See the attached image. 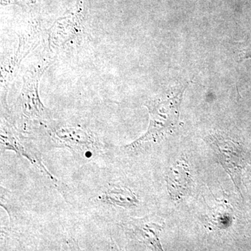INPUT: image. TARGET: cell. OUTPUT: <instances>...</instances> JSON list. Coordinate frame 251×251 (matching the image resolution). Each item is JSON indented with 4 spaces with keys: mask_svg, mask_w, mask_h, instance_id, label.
Wrapping results in <instances>:
<instances>
[{
    "mask_svg": "<svg viewBox=\"0 0 251 251\" xmlns=\"http://www.w3.org/2000/svg\"><path fill=\"white\" fill-rule=\"evenodd\" d=\"M184 90L168 97L145 104L150 115V126L146 133L128 145L137 149L143 144L158 143L176 128L179 116V106Z\"/></svg>",
    "mask_w": 251,
    "mask_h": 251,
    "instance_id": "cell-1",
    "label": "cell"
},
{
    "mask_svg": "<svg viewBox=\"0 0 251 251\" xmlns=\"http://www.w3.org/2000/svg\"><path fill=\"white\" fill-rule=\"evenodd\" d=\"M207 140L211 143L221 165L230 175L234 184L239 190L242 171L245 166L244 150L239 143L222 135H211L208 137Z\"/></svg>",
    "mask_w": 251,
    "mask_h": 251,
    "instance_id": "cell-2",
    "label": "cell"
},
{
    "mask_svg": "<svg viewBox=\"0 0 251 251\" xmlns=\"http://www.w3.org/2000/svg\"><path fill=\"white\" fill-rule=\"evenodd\" d=\"M1 147L3 150H13L18 154L27 158L28 161L36 166L43 174L50 179L54 185L59 187V185H57L58 181L52 176L44 166L41 160L40 153L37 150L34 149L31 143L23 139L11 128H9V127H3V126H1Z\"/></svg>",
    "mask_w": 251,
    "mask_h": 251,
    "instance_id": "cell-3",
    "label": "cell"
},
{
    "mask_svg": "<svg viewBox=\"0 0 251 251\" xmlns=\"http://www.w3.org/2000/svg\"><path fill=\"white\" fill-rule=\"evenodd\" d=\"M53 139L59 145L87 158L98 147L97 140L90 131L80 128H63L54 132Z\"/></svg>",
    "mask_w": 251,
    "mask_h": 251,
    "instance_id": "cell-4",
    "label": "cell"
},
{
    "mask_svg": "<svg viewBox=\"0 0 251 251\" xmlns=\"http://www.w3.org/2000/svg\"><path fill=\"white\" fill-rule=\"evenodd\" d=\"M168 192L173 199L179 200L187 193L191 184L189 167L184 160L174 165L166 176Z\"/></svg>",
    "mask_w": 251,
    "mask_h": 251,
    "instance_id": "cell-5",
    "label": "cell"
},
{
    "mask_svg": "<svg viewBox=\"0 0 251 251\" xmlns=\"http://www.w3.org/2000/svg\"><path fill=\"white\" fill-rule=\"evenodd\" d=\"M41 72L35 73L34 80H25L22 94H21V108L26 116L31 118L41 119L45 115L46 109L39 99L38 94V80Z\"/></svg>",
    "mask_w": 251,
    "mask_h": 251,
    "instance_id": "cell-6",
    "label": "cell"
},
{
    "mask_svg": "<svg viewBox=\"0 0 251 251\" xmlns=\"http://www.w3.org/2000/svg\"><path fill=\"white\" fill-rule=\"evenodd\" d=\"M100 200L102 202L122 207H131L138 202L128 188L115 185H111L100 196Z\"/></svg>",
    "mask_w": 251,
    "mask_h": 251,
    "instance_id": "cell-7",
    "label": "cell"
},
{
    "mask_svg": "<svg viewBox=\"0 0 251 251\" xmlns=\"http://www.w3.org/2000/svg\"><path fill=\"white\" fill-rule=\"evenodd\" d=\"M130 225L133 227L132 231L135 237L145 244H150L155 248H161L157 236L160 231V227L158 225L145 219L135 220Z\"/></svg>",
    "mask_w": 251,
    "mask_h": 251,
    "instance_id": "cell-8",
    "label": "cell"
},
{
    "mask_svg": "<svg viewBox=\"0 0 251 251\" xmlns=\"http://www.w3.org/2000/svg\"><path fill=\"white\" fill-rule=\"evenodd\" d=\"M251 58V37H249L239 50V61Z\"/></svg>",
    "mask_w": 251,
    "mask_h": 251,
    "instance_id": "cell-9",
    "label": "cell"
},
{
    "mask_svg": "<svg viewBox=\"0 0 251 251\" xmlns=\"http://www.w3.org/2000/svg\"><path fill=\"white\" fill-rule=\"evenodd\" d=\"M31 0H1V4H11V3H15V4H17V3H26L27 1L28 2H30Z\"/></svg>",
    "mask_w": 251,
    "mask_h": 251,
    "instance_id": "cell-10",
    "label": "cell"
}]
</instances>
